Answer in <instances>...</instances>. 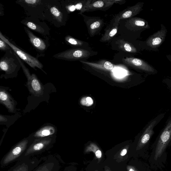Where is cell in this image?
Listing matches in <instances>:
<instances>
[{
  "label": "cell",
  "mask_w": 171,
  "mask_h": 171,
  "mask_svg": "<svg viewBox=\"0 0 171 171\" xmlns=\"http://www.w3.org/2000/svg\"><path fill=\"white\" fill-rule=\"evenodd\" d=\"M68 13L59 0H47L44 12L45 20L57 28L66 25Z\"/></svg>",
  "instance_id": "1"
},
{
  "label": "cell",
  "mask_w": 171,
  "mask_h": 171,
  "mask_svg": "<svg viewBox=\"0 0 171 171\" xmlns=\"http://www.w3.org/2000/svg\"><path fill=\"white\" fill-rule=\"evenodd\" d=\"M46 2L47 0H17L16 2L23 8L28 16L44 21Z\"/></svg>",
  "instance_id": "2"
},
{
  "label": "cell",
  "mask_w": 171,
  "mask_h": 171,
  "mask_svg": "<svg viewBox=\"0 0 171 171\" xmlns=\"http://www.w3.org/2000/svg\"><path fill=\"white\" fill-rule=\"evenodd\" d=\"M0 39H1L6 42L21 60L25 62L32 68L36 70V67H37L44 71L43 70L44 66L37 58L31 56L30 54L18 46L12 39H10L4 36L1 31H0Z\"/></svg>",
  "instance_id": "3"
},
{
  "label": "cell",
  "mask_w": 171,
  "mask_h": 171,
  "mask_svg": "<svg viewBox=\"0 0 171 171\" xmlns=\"http://www.w3.org/2000/svg\"><path fill=\"white\" fill-rule=\"evenodd\" d=\"M21 67L18 57L12 49L5 52L0 60V68L6 75L16 74Z\"/></svg>",
  "instance_id": "4"
},
{
  "label": "cell",
  "mask_w": 171,
  "mask_h": 171,
  "mask_svg": "<svg viewBox=\"0 0 171 171\" xmlns=\"http://www.w3.org/2000/svg\"><path fill=\"white\" fill-rule=\"evenodd\" d=\"M171 141V116L166 121L158 137L155 152L154 159L156 160L163 154L165 148Z\"/></svg>",
  "instance_id": "5"
},
{
  "label": "cell",
  "mask_w": 171,
  "mask_h": 171,
  "mask_svg": "<svg viewBox=\"0 0 171 171\" xmlns=\"http://www.w3.org/2000/svg\"><path fill=\"white\" fill-rule=\"evenodd\" d=\"M90 52L83 49L76 48L67 49L57 53L53 57L57 59L75 61L86 59L91 56Z\"/></svg>",
  "instance_id": "6"
},
{
  "label": "cell",
  "mask_w": 171,
  "mask_h": 171,
  "mask_svg": "<svg viewBox=\"0 0 171 171\" xmlns=\"http://www.w3.org/2000/svg\"><path fill=\"white\" fill-rule=\"evenodd\" d=\"M18 57L22 70L27 79V84L30 92L35 96H39L42 95L43 88L37 76L34 74L31 75L29 70L27 68L19 57L18 56Z\"/></svg>",
  "instance_id": "7"
},
{
  "label": "cell",
  "mask_w": 171,
  "mask_h": 171,
  "mask_svg": "<svg viewBox=\"0 0 171 171\" xmlns=\"http://www.w3.org/2000/svg\"><path fill=\"white\" fill-rule=\"evenodd\" d=\"M21 23L30 30L44 36L49 35L50 28L45 22L39 19L27 16L21 21Z\"/></svg>",
  "instance_id": "8"
},
{
  "label": "cell",
  "mask_w": 171,
  "mask_h": 171,
  "mask_svg": "<svg viewBox=\"0 0 171 171\" xmlns=\"http://www.w3.org/2000/svg\"><path fill=\"white\" fill-rule=\"evenodd\" d=\"M122 61L126 64L140 70L148 75H155L158 71L152 66L140 58L133 57L123 58Z\"/></svg>",
  "instance_id": "9"
},
{
  "label": "cell",
  "mask_w": 171,
  "mask_h": 171,
  "mask_svg": "<svg viewBox=\"0 0 171 171\" xmlns=\"http://www.w3.org/2000/svg\"><path fill=\"white\" fill-rule=\"evenodd\" d=\"M168 30L163 24L161 25V28L156 32L151 35L146 42L147 48L152 51L157 50L165 41Z\"/></svg>",
  "instance_id": "10"
},
{
  "label": "cell",
  "mask_w": 171,
  "mask_h": 171,
  "mask_svg": "<svg viewBox=\"0 0 171 171\" xmlns=\"http://www.w3.org/2000/svg\"><path fill=\"white\" fill-rule=\"evenodd\" d=\"M24 30L27 35L29 41L38 52L40 53L45 51L49 46L48 39H44L40 38L35 34L26 27H24Z\"/></svg>",
  "instance_id": "11"
},
{
  "label": "cell",
  "mask_w": 171,
  "mask_h": 171,
  "mask_svg": "<svg viewBox=\"0 0 171 171\" xmlns=\"http://www.w3.org/2000/svg\"><path fill=\"white\" fill-rule=\"evenodd\" d=\"M144 3L139 2L133 6L129 7L120 12L115 17L114 20L119 21L120 20L129 19L139 14L143 10Z\"/></svg>",
  "instance_id": "12"
},
{
  "label": "cell",
  "mask_w": 171,
  "mask_h": 171,
  "mask_svg": "<svg viewBox=\"0 0 171 171\" xmlns=\"http://www.w3.org/2000/svg\"><path fill=\"white\" fill-rule=\"evenodd\" d=\"M125 26L128 30L133 31L146 30L150 28L147 21L138 17H133L128 19L125 22Z\"/></svg>",
  "instance_id": "13"
},
{
  "label": "cell",
  "mask_w": 171,
  "mask_h": 171,
  "mask_svg": "<svg viewBox=\"0 0 171 171\" xmlns=\"http://www.w3.org/2000/svg\"><path fill=\"white\" fill-rule=\"evenodd\" d=\"M90 37H93L101 30L104 25V21L99 18H90L85 21Z\"/></svg>",
  "instance_id": "14"
},
{
  "label": "cell",
  "mask_w": 171,
  "mask_h": 171,
  "mask_svg": "<svg viewBox=\"0 0 171 171\" xmlns=\"http://www.w3.org/2000/svg\"><path fill=\"white\" fill-rule=\"evenodd\" d=\"M113 0H102L91 2L86 7V11H94L98 10L106 11L109 10L114 4Z\"/></svg>",
  "instance_id": "15"
},
{
  "label": "cell",
  "mask_w": 171,
  "mask_h": 171,
  "mask_svg": "<svg viewBox=\"0 0 171 171\" xmlns=\"http://www.w3.org/2000/svg\"><path fill=\"white\" fill-rule=\"evenodd\" d=\"M0 102L11 112H13L15 109L14 100L5 90L1 88L0 90Z\"/></svg>",
  "instance_id": "16"
},
{
  "label": "cell",
  "mask_w": 171,
  "mask_h": 171,
  "mask_svg": "<svg viewBox=\"0 0 171 171\" xmlns=\"http://www.w3.org/2000/svg\"><path fill=\"white\" fill-rule=\"evenodd\" d=\"M28 143V141L25 140L19 143L16 147L13 148L6 156L4 160L6 161L5 164L9 163L10 162L18 156L24 150Z\"/></svg>",
  "instance_id": "17"
},
{
  "label": "cell",
  "mask_w": 171,
  "mask_h": 171,
  "mask_svg": "<svg viewBox=\"0 0 171 171\" xmlns=\"http://www.w3.org/2000/svg\"><path fill=\"white\" fill-rule=\"evenodd\" d=\"M51 141L50 138H41L36 139L30 148L29 152H38L44 150Z\"/></svg>",
  "instance_id": "18"
},
{
  "label": "cell",
  "mask_w": 171,
  "mask_h": 171,
  "mask_svg": "<svg viewBox=\"0 0 171 171\" xmlns=\"http://www.w3.org/2000/svg\"><path fill=\"white\" fill-rule=\"evenodd\" d=\"M81 62L86 64L94 68L105 71H110L113 69L114 65L109 61L102 60L96 62H89L80 61Z\"/></svg>",
  "instance_id": "19"
},
{
  "label": "cell",
  "mask_w": 171,
  "mask_h": 171,
  "mask_svg": "<svg viewBox=\"0 0 171 171\" xmlns=\"http://www.w3.org/2000/svg\"><path fill=\"white\" fill-rule=\"evenodd\" d=\"M119 25V21L114 20L113 25L106 30L100 41L102 42H107L113 38L118 32Z\"/></svg>",
  "instance_id": "20"
},
{
  "label": "cell",
  "mask_w": 171,
  "mask_h": 171,
  "mask_svg": "<svg viewBox=\"0 0 171 171\" xmlns=\"http://www.w3.org/2000/svg\"><path fill=\"white\" fill-rule=\"evenodd\" d=\"M119 48L124 52L131 53H136L137 52V49L133 44L123 39H119L116 42Z\"/></svg>",
  "instance_id": "21"
},
{
  "label": "cell",
  "mask_w": 171,
  "mask_h": 171,
  "mask_svg": "<svg viewBox=\"0 0 171 171\" xmlns=\"http://www.w3.org/2000/svg\"><path fill=\"white\" fill-rule=\"evenodd\" d=\"M56 129L53 126L48 125L42 128L35 133V137L42 138L51 136L55 132Z\"/></svg>",
  "instance_id": "22"
},
{
  "label": "cell",
  "mask_w": 171,
  "mask_h": 171,
  "mask_svg": "<svg viewBox=\"0 0 171 171\" xmlns=\"http://www.w3.org/2000/svg\"><path fill=\"white\" fill-rule=\"evenodd\" d=\"M69 1L73 5L75 11L76 10L79 11L80 14H82L86 11V7L91 3L92 1L88 0V1Z\"/></svg>",
  "instance_id": "23"
},
{
  "label": "cell",
  "mask_w": 171,
  "mask_h": 171,
  "mask_svg": "<svg viewBox=\"0 0 171 171\" xmlns=\"http://www.w3.org/2000/svg\"><path fill=\"white\" fill-rule=\"evenodd\" d=\"M65 40L67 44L72 47H81L84 44V42L82 40L76 39L69 35L66 36Z\"/></svg>",
  "instance_id": "24"
},
{
  "label": "cell",
  "mask_w": 171,
  "mask_h": 171,
  "mask_svg": "<svg viewBox=\"0 0 171 171\" xmlns=\"http://www.w3.org/2000/svg\"><path fill=\"white\" fill-rule=\"evenodd\" d=\"M94 103L93 99L89 97H85L81 99L80 104L83 106L87 107L91 106Z\"/></svg>",
  "instance_id": "25"
},
{
  "label": "cell",
  "mask_w": 171,
  "mask_h": 171,
  "mask_svg": "<svg viewBox=\"0 0 171 171\" xmlns=\"http://www.w3.org/2000/svg\"><path fill=\"white\" fill-rule=\"evenodd\" d=\"M11 47L4 40L0 39V50L6 52L11 49Z\"/></svg>",
  "instance_id": "26"
},
{
  "label": "cell",
  "mask_w": 171,
  "mask_h": 171,
  "mask_svg": "<svg viewBox=\"0 0 171 171\" xmlns=\"http://www.w3.org/2000/svg\"><path fill=\"white\" fill-rule=\"evenodd\" d=\"M163 82L169 90H171V78L167 77L163 80Z\"/></svg>",
  "instance_id": "27"
},
{
  "label": "cell",
  "mask_w": 171,
  "mask_h": 171,
  "mask_svg": "<svg viewBox=\"0 0 171 171\" xmlns=\"http://www.w3.org/2000/svg\"><path fill=\"white\" fill-rule=\"evenodd\" d=\"M96 156L97 158L100 159L101 158L102 156V153L100 150H98L96 151L95 153Z\"/></svg>",
  "instance_id": "28"
},
{
  "label": "cell",
  "mask_w": 171,
  "mask_h": 171,
  "mask_svg": "<svg viewBox=\"0 0 171 171\" xmlns=\"http://www.w3.org/2000/svg\"><path fill=\"white\" fill-rule=\"evenodd\" d=\"M4 15V13L3 12V6L2 4H1V6H0V16H3Z\"/></svg>",
  "instance_id": "29"
},
{
  "label": "cell",
  "mask_w": 171,
  "mask_h": 171,
  "mask_svg": "<svg viewBox=\"0 0 171 171\" xmlns=\"http://www.w3.org/2000/svg\"><path fill=\"white\" fill-rule=\"evenodd\" d=\"M7 120V118L4 116L1 115L0 116V121L1 122H6Z\"/></svg>",
  "instance_id": "30"
},
{
  "label": "cell",
  "mask_w": 171,
  "mask_h": 171,
  "mask_svg": "<svg viewBox=\"0 0 171 171\" xmlns=\"http://www.w3.org/2000/svg\"><path fill=\"white\" fill-rule=\"evenodd\" d=\"M114 3H118L120 4H122L125 3V1L124 0H113Z\"/></svg>",
  "instance_id": "31"
},
{
  "label": "cell",
  "mask_w": 171,
  "mask_h": 171,
  "mask_svg": "<svg viewBox=\"0 0 171 171\" xmlns=\"http://www.w3.org/2000/svg\"><path fill=\"white\" fill-rule=\"evenodd\" d=\"M127 150L126 149H124L121 152L120 155L121 156H123L127 154Z\"/></svg>",
  "instance_id": "32"
},
{
  "label": "cell",
  "mask_w": 171,
  "mask_h": 171,
  "mask_svg": "<svg viewBox=\"0 0 171 171\" xmlns=\"http://www.w3.org/2000/svg\"><path fill=\"white\" fill-rule=\"evenodd\" d=\"M168 59L171 62V55H169L166 56Z\"/></svg>",
  "instance_id": "33"
},
{
  "label": "cell",
  "mask_w": 171,
  "mask_h": 171,
  "mask_svg": "<svg viewBox=\"0 0 171 171\" xmlns=\"http://www.w3.org/2000/svg\"><path fill=\"white\" fill-rule=\"evenodd\" d=\"M129 171H136L134 169L132 168V169H129Z\"/></svg>",
  "instance_id": "34"
}]
</instances>
